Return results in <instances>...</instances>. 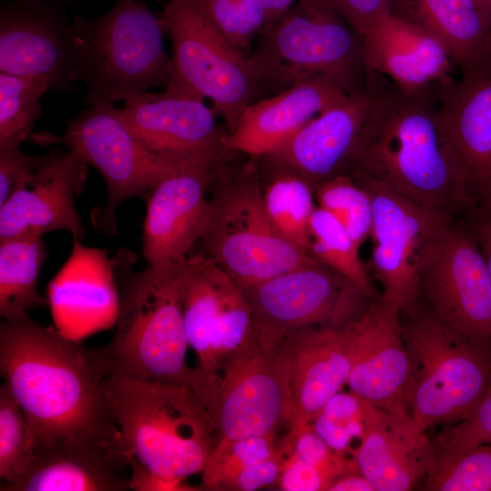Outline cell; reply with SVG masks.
<instances>
[{"instance_id":"6da1fadb","label":"cell","mask_w":491,"mask_h":491,"mask_svg":"<svg viewBox=\"0 0 491 491\" xmlns=\"http://www.w3.org/2000/svg\"><path fill=\"white\" fill-rule=\"evenodd\" d=\"M0 371L24 412L35 447L64 443L121 446L95 349L28 316L4 320Z\"/></svg>"},{"instance_id":"7a4b0ae2","label":"cell","mask_w":491,"mask_h":491,"mask_svg":"<svg viewBox=\"0 0 491 491\" xmlns=\"http://www.w3.org/2000/svg\"><path fill=\"white\" fill-rule=\"evenodd\" d=\"M373 101L344 174L379 181L447 216L478 197L437 120L441 84L408 91L368 74Z\"/></svg>"},{"instance_id":"3957f363","label":"cell","mask_w":491,"mask_h":491,"mask_svg":"<svg viewBox=\"0 0 491 491\" xmlns=\"http://www.w3.org/2000/svg\"><path fill=\"white\" fill-rule=\"evenodd\" d=\"M105 387L130 466V489L195 490L217 441L215 417L194 389L168 382L107 376Z\"/></svg>"},{"instance_id":"277c9868","label":"cell","mask_w":491,"mask_h":491,"mask_svg":"<svg viewBox=\"0 0 491 491\" xmlns=\"http://www.w3.org/2000/svg\"><path fill=\"white\" fill-rule=\"evenodd\" d=\"M183 261L122 273L115 335L105 346L95 349L106 377L175 383L201 396L195 370L186 363Z\"/></svg>"},{"instance_id":"5b68a950","label":"cell","mask_w":491,"mask_h":491,"mask_svg":"<svg viewBox=\"0 0 491 491\" xmlns=\"http://www.w3.org/2000/svg\"><path fill=\"white\" fill-rule=\"evenodd\" d=\"M248 59L262 93L321 79L354 95L366 89L369 74L360 35L320 0H298L266 25Z\"/></svg>"},{"instance_id":"8992f818","label":"cell","mask_w":491,"mask_h":491,"mask_svg":"<svg viewBox=\"0 0 491 491\" xmlns=\"http://www.w3.org/2000/svg\"><path fill=\"white\" fill-rule=\"evenodd\" d=\"M408 357L407 412L426 432L456 424L477 406L491 384V355L444 323L419 297L400 314Z\"/></svg>"},{"instance_id":"52a82bcc","label":"cell","mask_w":491,"mask_h":491,"mask_svg":"<svg viewBox=\"0 0 491 491\" xmlns=\"http://www.w3.org/2000/svg\"><path fill=\"white\" fill-rule=\"evenodd\" d=\"M74 21L76 67L71 80L85 84V105L167 87L172 56L165 48L161 16L145 0H117L101 16L75 15Z\"/></svg>"},{"instance_id":"ba28073f","label":"cell","mask_w":491,"mask_h":491,"mask_svg":"<svg viewBox=\"0 0 491 491\" xmlns=\"http://www.w3.org/2000/svg\"><path fill=\"white\" fill-rule=\"evenodd\" d=\"M39 145H62L76 152L102 175L107 203L94 216V224L106 234L115 227V209L124 201L147 195L159 182L188 164L205 159H183L146 149L133 135L120 108L100 102L84 108L66 122L62 135L32 134Z\"/></svg>"},{"instance_id":"9c48e42d","label":"cell","mask_w":491,"mask_h":491,"mask_svg":"<svg viewBox=\"0 0 491 491\" xmlns=\"http://www.w3.org/2000/svg\"><path fill=\"white\" fill-rule=\"evenodd\" d=\"M173 48L167 87L208 98L232 131L262 94L248 55L227 41L186 0H168L161 15Z\"/></svg>"},{"instance_id":"30bf717a","label":"cell","mask_w":491,"mask_h":491,"mask_svg":"<svg viewBox=\"0 0 491 491\" xmlns=\"http://www.w3.org/2000/svg\"><path fill=\"white\" fill-rule=\"evenodd\" d=\"M181 301L201 397L213 414L225 365L254 337L251 308L244 289L203 254H190L182 262Z\"/></svg>"},{"instance_id":"8fae6325","label":"cell","mask_w":491,"mask_h":491,"mask_svg":"<svg viewBox=\"0 0 491 491\" xmlns=\"http://www.w3.org/2000/svg\"><path fill=\"white\" fill-rule=\"evenodd\" d=\"M210 201V224L199 242L241 288L256 286L316 260L276 229L265 208L263 190L251 172Z\"/></svg>"},{"instance_id":"7c38bea8","label":"cell","mask_w":491,"mask_h":491,"mask_svg":"<svg viewBox=\"0 0 491 491\" xmlns=\"http://www.w3.org/2000/svg\"><path fill=\"white\" fill-rule=\"evenodd\" d=\"M418 297L448 326L491 355V279L468 227L449 218L426 244Z\"/></svg>"},{"instance_id":"4fadbf2b","label":"cell","mask_w":491,"mask_h":491,"mask_svg":"<svg viewBox=\"0 0 491 491\" xmlns=\"http://www.w3.org/2000/svg\"><path fill=\"white\" fill-rule=\"evenodd\" d=\"M254 337L278 346L286 335L309 326H345L371 299L355 283L317 260L244 289Z\"/></svg>"},{"instance_id":"5bb4252c","label":"cell","mask_w":491,"mask_h":491,"mask_svg":"<svg viewBox=\"0 0 491 491\" xmlns=\"http://www.w3.org/2000/svg\"><path fill=\"white\" fill-rule=\"evenodd\" d=\"M348 175L370 199L371 263L383 286L379 299L401 314L418 299L419 269L426 244L451 217L416 205L369 176Z\"/></svg>"},{"instance_id":"9a60e30c","label":"cell","mask_w":491,"mask_h":491,"mask_svg":"<svg viewBox=\"0 0 491 491\" xmlns=\"http://www.w3.org/2000/svg\"><path fill=\"white\" fill-rule=\"evenodd\" d=\"M53 0H3L0 7V73L44 77L52 91L72 90L76 67L75 27Z\"/></svg>"},{"instance_id":"2e32d148","label":"cell","mask_w":491,"mask_h":491,"mask_svg":"<svg viewBox=\"0 0 491 491\" xmlns=\"http://www.w3.org/2000/svg\"><path fill=\"white\" fill-rule=\"evenodd\" d=\"M278 347L253 337L225 365L213 410L218 439L264 436L287 424Z\"/></svg>"},{"instance_id":"e0dca14e","label":"cell","mask_w":491,"mask_h":491,"mask_svg":"<svg viewBox=\"0 0 491 491\" xmlns=\"http://www.w3.org/2000/svg\"><path fill=\"white\" fill-rule=\"evenodd\" d=\"M346 326L305 327L282 339L277 361L287 399L288 427L311 424L347 385L351 353Z\"/></svg>"},{"instance_id":"ac0fdd59","label":"cell","mask_w":491,"mask_h":491,"mask_svg":"<svg viewBox=\"0 0 491 491\" xmlns=\"http://www.w3.org/2000/svg\"><path fill=\"white\" fill-rule=\"evenodd\" d=\"M216 165L188 164L148 192L142 235L147 266L185 260L205 236L212 213L206 192Z\"/></svg>"},{"instance_id":"d6986e66","label":"cell","mask_w":491,"mask_h":491,"mask_svg":"<svg viewBox=\"0 0 491 491\" xmlns=\"http://www.w3.org/2000/svg\"><path fill=\"white\" fill-rule=\"evenodd\" d=\"M88 165L73 150L54 149L48 162L25 177L0 205V239L43 237L62 230L84 239L85 229L75 197L85 185Z\"/></svg>"},{"instance_id":"ffe728a7","label":"cell","mask_w":491,"mask_h":491,"mask_svg":"<svg viewBox=\"0 0 491 491\" xmlns=\"http://www.w3.org/2000/svg\"><path fill=\"white\" fill-rule=\"evenodd\" d=\"M120 110L133 135L152 152L217 161L224 148L216 114L198 97L166 87L130 96Z\"/></svg>"},{"instance_id":"44dd1931","label":"cell","mask_w":491,"mask_h":491,"mask_svg":"<svg viewBox=\"0 0 491 491\" xmlns=\"http://www.w3.org/2000/svg\"><path fill=\"white\" fill-rule=\"evenodd\" d=\"M346 327L350 392L386 412L408 413L405 403L408 357L400 314L373 298Z\"/></svg>"},{"instance_id":"7402d4cb","label":"cell","mask_w":491,"mask_h":491,"mask_svg":"<svg viewBox=\"0 0 491 491\" xmlns=\"http://www.w3.org/2000/svg\"><path fill=\"white\" fill-rule=\"evenodd\" d=\"M435 456L434 442L409 414L389 413L373 405L351 455L375 491H407L419 486Z\"/></svg>"},{"instance_id":"603a6c76","label":"cell","mask_w":491,"mask_h":491,"mask_svg":"<svg viewBox=\"0 0 491 491\" xmlns=\"http://www.w3.org/2000/svg\"><path fill=\"white\" fill-rule=\"evenodd\" d=\"M436 115L477 197L491 194V64L441 84Z\"/></svg>"},{"instance_id":"cb8c5ba5","label":"cell","mask_w":491,"mask_h":491,"mask_svg":"<svg viewBox=\"0 0 491 491\" xmlns=\"http://www.w3.org/2000/svg\"><path fill=\"white\" fill-rule=\"evenodd\" d=\"M373 101L371 87L348 95L314 117L268 156L313 185L344 174Z\"/></svg>"},{"instance_id":"d4e9b609","label":"cell","mask_w":491,"mask_h":491,"mask_svg":"<svg viewBox=\"0 0 491 491\" xmlns=\"http://www.w3.org/2000/svg\"><path fill=\"white\" fill-rule=\"evenodd\" d=\"M346 95L341 88L325 80L299 81L247 105L235 127L224 135L223 146L254 156L268 155Z\"/></svg>"},{"instance_id":"484cf974","label":"cell","mask_w":491,"mask_h":491,"mask_svg":"<svg viewBox=\"0 0 491 491\" xmlns=\"http://www.w3.org/2000/svg\"><path fill=\"white\" fill-rule=\"evenodd\" d=\"M130 466L120 446L64 443L35 447L25 474L1 491H126Z\"/></svg>"},{"instance_id":"4316f807","label":"cell","mask_w":491,"mask_h":491,"mask_svg":"<svg viewBox=\"0 0 491 491\" xmlns=\"http://www.w3.org/2000/svg\"><path fill=\"white\" fill-rule=\"evenodd\" d=\"M368 73L403 90L445 84L455 67L445 47L421 28L388 13L361 36Z\"/></svg>"},{"instance_id":"83f0119b","label":"cell","mask_w":491,"mask_h":491,"mask_svg":"<svg viewBox=\"0 0 491 491\" xmlns=\"http://www.w3.org/2000/svg\"><path fill=\"white\" fill-rule=\"evenodd\" d=\"M390 14L435 37L461 75L491 64V12L476 0H394Z\"/></svg>"},{"instance_id":"f1b7e54d","label":"cell","mask_w":491,"mask_h":491,"mask_svg":"<svg viewBox=\"0 0 491 491\" xmlns=\"http://www.w3.org/2000/svg\"><path fill=\"white\" fill-rule=\"evenodd\" d=\"M47 255L42 237L0 239V315L4 320L26 316L30 310L45 306L37 282Z\"/></svg>"},{"instance_id":"f546056e","label":"cell","mask_w":491,"mask_h":491,"mask_svg":"<svg viewBox=\"0 0 491 491\" xmlns=\"http://www.w3.org/2000/svg\"><path fill=\"white\" fill-rule=\"evenodd\" d=\"M263 200L276 229L309 254V224L317 206L314 185L285 169L263 190Z\"/></svg>"},{"instance_id":"4dcf8cb0","label":"cell","mask_w":491,"mask_h":491,"mask_svg":"<svg viewBox=\"0 0 491 491\" xmlns=\"http://www.w3.org/2000/svg\"><path fill=\"white\" fill-rule=\"evenodd\" d=\"M360 246L332 214L316 206L309 224V254L357 285L370 298L373 286L359 257Z\"/></svg>"},{"instance_id":"1f68e13d","label":"cell","mask_w":491,"mask_h":491,"mask_svg":"<svg viewBox=\"0 0 491 491\" xmlns=\"http://www.w3.org/2000/svg\"><path fill=\"white\" fill-rule=\"evenodd\" d=\"M52 91L48 79L0 73V148L19 147L41 116L40 100Z\"/></svg>"},{"instance_id":"d6a6232c","label":"cell","mask_w":491,"mask_h":491,"mask_svg":"<svg viewBox=\"0 0 491 491\" xmlns=\"http://www.w3.org/2000/svg\"><path fill=\"white\" fill-rule=\"evenodd\" d=\"M419 486L426 491H491V443L436 449Z\"/></svg>"},{"instance_id":"836d02e7","label":"cell","mask_w":491,"mask_h":491,"mask_svg":"<svg viewBox=\"0 0 491 491\" xmlns=\"http://www.w3.org/2000/svg\"><path fill=\"white\" fill-rule=\"evenodd\" d=\"M318 206L332 214L361 246L370 237L372 208L368 195L350 175L339 174L314 185Z\"/></svg>"},{"instance_id":"e575fe53","label":"cell","mask_w":491,"mask_h":491,"mask_svg":"<svg viewBox=\"0 0 491 491\" xmlns=\"http://www.w3.org/2000/svg\"><path fill=\"white\" fill-rule=\"evenodd\" d=\"M35 455L24 412L5 383L0 387V478L7 485L21 477Z\"/></svg>"},{"instance_id":"d590c367","label":"cell","mask_w":491,"mask_h":491,"mask_svg":"<svg viewBox=\"0 0 491 491\" xmlns=\"http://www.w3.org/2000/svg\"><path fill=\"white\" fill-rule=\"evenodd\" d=\"M276 431L243 439H218L203 472L205 489L223 490L244 468L276 452Z\"/></svg>"},{"instance_id":"8d00e7d4","label":"cell","mask_w":491,"mask_h":491,"mask_svg":"<svg viewBox=\"0 0 491 491\" xmlns=\"http://www.w3.org/2000/svg\"><path fill=\"white\" fill-rule=\"evenodd\" d=\"M227 41L244 52L266 26L261 0H186Z\"/></svg>"},{"instance_id":"74e56055","label":"cell","mask_w":491,"mask_h":491,"mask_svg":"<svg viewBox=\"0 0 491 491\" xmlns=\"http://www.w3.org/2000/svg\"><path fill=\"white\" fill-rule=\"evenodd\" d=\"M371 406L352 392H339L326 403L311 425L332 449L351 455L352 440L359 441Z\"/></svg>"},{"instance_id":"f35d334b","label":"cell","mask_w":491,"mask_h":491,"mask_svg":"<svg viewBox=\"0 0 491 491\" xmlns=\"http://www.w3.org/2000/svg\"><path fill=\"white\" fill-rule=\"evenodd\" d=\"M491 443V384L473 412L462 421L444 426L436 449L463 448Z\"/></svg>"},{"instance_id":"ab89813d","label":"cell","mask_w":491,"mask_h":491,"mask_svg":"<svg viewBox=\"0 0 491 491\" xmlns=\"http://www.w3.org/2000/svg\"><path fill=\"white\" fill-rule=\"evenodd\" d=\"M53 155V150L42 155H29L19 147L0 148V205L28 175L38 171Z\"/></svg>"},{"instance_id":"60d3db41","label":"cell","mask_w":491,"mask_h":491,"mask_svg":"<svg viewBox=\"0 0 491 491\" xmlns=\"http://www.w3.org/2000/svg\"><path fill=\"white\" fill-rule=\"evenodd\" d=\"M280 457L281 469L277 485L281 490H327L328 482L317 467L290 455Z\"/></svg>"},{"instance_id":"b9f144b4","label":"cell","mask_w":491,"mask_h":491,"mask_svg":"<svg viewBox=\"0 0 491 491\" xmlns=\"http://www.w3.org/2000/svg\"><path fill=\"white\" fill-rule=\"evenodd\" d=\"M338 12L360 35L390 13L394 0H320Z\"/></svg>"},{"instance_id":"7bdbcfd3","label":"cell","mask_w":491,"mask_h":491,"mask_svg":"<svg viewBox=\"0 0 491 491\" xmlns=\"http://www.w3.org/2000/svg\"><path fill=\"white\" fill-rule=\"evenodd\" d=\"M281 469V457L275 455L244 468L232 478L223 490L255 491L277 484Z\"/></svg>"},{"instance_id":"ee69618b","label":"cell","mask_w":491,"mask_h":491,"mask_svg":"<svg viewBox=\"0 0 491 491\" xmlns=\"http://www.w3.org/2000/svg\"><path fill=\"white\" fill-rule=\"evenodd\" d=\"M477 202L468 228L482 251L491 279V194L478 198Z\"/></svg>"},{"instance_id":"f6af8a7d","label":"cell","mask_w":491,"mask_h":491,"mask_svg":"<svg viewBox=\"0 0 491 491\" xmlns=\"http://www.w3.org/2000/svg\"><path fill=\"white\" fill-rule=\"evenodd\" d=\"M327 491H375L372 484L354 463L329 486Z\"/></svg>"},{"instance_id":"bcb514c9","label":"cell","mask_w":491,"mask_h":491,"mask_svg":"<svg viewBox=\"0 0 491 491\" xmlns=\"http://www.w3.org/2000/svg\"><path fill=\"white\" fill-rule=\"evenodd\" d=\"M298 0H261L266 15V25L286 13Z\"/></svg>"},{"instance_id":"7dc6e473","label":"cell","mask_w":491,"mask_h":491,"mask_svg":"<svg viewBox=\"0 0 491 491\" xmlns=\"http://www.w3.org/2000/svg\"><path fill=\"white\" fill-rule=\"evenodd\" d=\"M482 6L491 12V0H476Z\"/></svg>"},{"instance_id":"c3c4849f","label":"cell","mask_w":491,"mask_h":491,"mask_svg":"<svg viewBox=\"0 0 491 491\" xmlns=\"http://www.w3.org/2000/svg\"><path fill=\"white\" fill-rule=\"evenodd\" d=\"M53 1H56V2H61V3H65V2H68L69 0H53Z\"/></svg>"}]
</instances>
